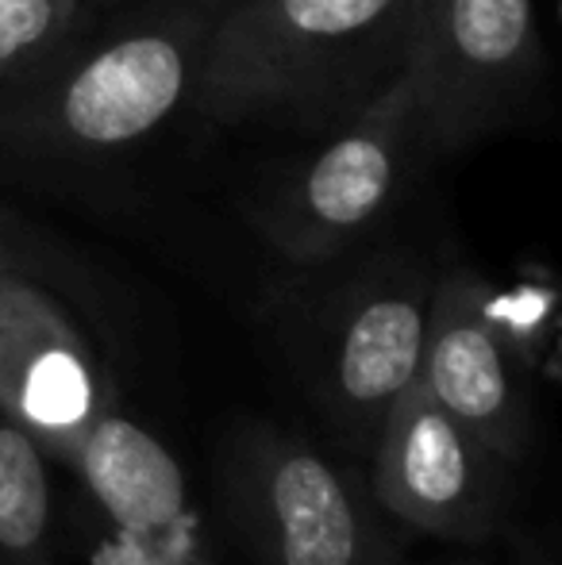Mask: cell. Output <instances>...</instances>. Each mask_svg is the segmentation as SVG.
<instances>
[{"label": "cell", "mask_w": 562, "mask_h": 565, "mask_svg": "<svg viewBox=\"0 0 562 565\" xmlns=\"http://www.w3.org/2000/svg\"><path fill=\"white\" fill-rule=\"evenodd\" d=\"M416 20L421 0H232L193 105L212 124L324 135L405 70Z\"/></svg>", "instance_id": "obj_1"}, {"label": "cell", "mask_w": 562, "mask_h": 565, "mask_svg": "<svg viewBox=\"0 0 562 565\" xmlns=\"http://www.w3.org/2000/svg\"><path fill=\"white\" fill-rule=\"evenodd\" d=\"M232 0H147L116 28L77 35L0 89V147L31 166L124 158L193 105L204 51Z\"/></svg>", "instance_id": "obj_2"}, {"label": "cell", "mask_w": 562, "mask_h": 565, "mask_svg": "<svg viewBox=\"0 0 562 565\" xmlns=\"http://www.w3.org/2000/svg\"><path fill=\"white\" fill-rule=\"evenodd\" d=\"M116 404L113 331L93 274L0 209V419L62 461Z\"/></svg>", "instance_id": "obj_3"}, {"label": "cell", "mask_w": 562, "mask_h": 565, "mask_svg": "<svg viewBox=\"0 0 562 565\" xmlns=\"http://www.w3.org/2000/svg\"><path fill=\"white\" fill-rule=\"evenodd\" d=\"M316 139L320 147L285 166L251 204V227L266 246L305 269L343 258L424 154L409 62L359 116Z\"/></svg>", "instance_id": "obj_4"}, {"label": "cell", "mask_w": 562, "mask_h": 565, "mask_svg": "<svg viewBox=\"0 0 562 565\" xmlns=\"http://www.w3.org/2000/svg\"><path fill=\"white\" fill-rule=\"evenodd\" d=\"M220 492L255 565H393L397 558L374 492L278 427L240 435Z\"/></svg>", "instance_id": "obj_5"}, {"label": "cell", "mask_w": 562, "mask_h": 565, "mask_svg": "<svg viewBox=\"0 0 562 565\" xmlns=\"http://www.w3.org/2000/svg\"><path fill=\"white\" fill-rule=\"evenodd\" d=\"M540 74L536 0H421L409 77L424 154H455L505 131Z\"/></svg>", "instance_id": "obj_6"}, {"label": "cell", "mask_w": 562, "mask_h": 565, "mask_svg": "<svg viewBox=\"0 0 562 565\" xmlns=\"http://www.w3.org/2000/svg\"><path fill=\"white\" fill-rule=\"evenodd\" d=\"M435 277L413 258H378L328 297L308 335V381L339 431L370 450L421 370Z\"/></svg>", "instance_id": "obj_7"}, {"label": "cell", "mask_w": 562, "mask_h": 565, "mask_svg": "<svg viewBox=\"0 0 562 565\" xmlns=\"http://www.w3.org/2000/svg\"><path fill=\"white\" fill-rule=\"evenodd\" d=\"M378 508L421 535L486 543L505 520L512 461L455 419L413 377L374 439Z\"/></svg>", "instance_id": "obj_8"}, {"label": "cell", "mask_w": 562, "mask_h": 565, "mask_svg": "<svg viewBox=\"0 0 562 565\" xmlns=\"http://www.w3.org/2000/svg\"><path fill=\"white\" fill-rule=\"evenodd\" d=\"M524 370L528 358L497 316L494 289L470 269L435 277L416 381L512 466L532 439Z\"/></svg>", "instance_id": "obj_9"}, {"label": "cell", "mask_w": 562, "mask_h": 565, "mask_svg": "<svg viewBox=\"0 0 562 565\" xmlns=\"http://www.w3.org/2000/svg\"><path fill=\"white\" fill-rule=\"evenodd\" d=\"M70 466L131 543L162 546L185 535V477L173 454L136 419L105 412L77 443Z\"/></svg>", "instance_id": "obj_10"}, {"label": "cell", "mask_w": 562, "mask_h": 565, "mask_svg": "<svg viewBox=\"0 0 562 565\" xmlns=\"http://www.w3.org/2000/svg\"><path fill=\"white\" fill-rule=\"evenodd\" d=\"M51 543L46 454L23 427L0 419V565H43Z\"/></svg>", "instance_id": "obj_11"}, {"label": "cell", "mask_w": 562, "mask_h": 565, "mask_svg": "<svg viewBox=\"0 0 562 565\" xmlns=\"http://www.w3.org/2000/svg\"><path fill=\"white\" fill-rule=\"evenodd\" d=\"M89 15V0H0V89L59 58Z\"/></svg>", "instance_id": "obj_12"}, {"label": "cell", "mask_w": 562, "mask_h": 565, "mask_svg": "<svg viewBox=\"0 0 562 565\" xmlns=\"http://www.w3.org/2000/svg\"><path fill=\"white\" fill-rule=\"evenodd\" d=\"M128 565H170V562H166V551L158 554V558H147V554H142V546H139V543H131V558H128Z\"/></svg>", "instance_id": "obj_13"}, {"label": "cell", "mask_w": 562, "mask_h": 565, "mask_svg": "<svg viewBox=\"0 0 562 565\" xmlns=\"http://www.w3.org/2000/svg\"><path fill=\"white\" fill-rule=\"evenodd\" d=\"M524 565H548V562H540L536 554H524Z\"/></svg>", "instance_id": "obj_14"}]
</instances>
